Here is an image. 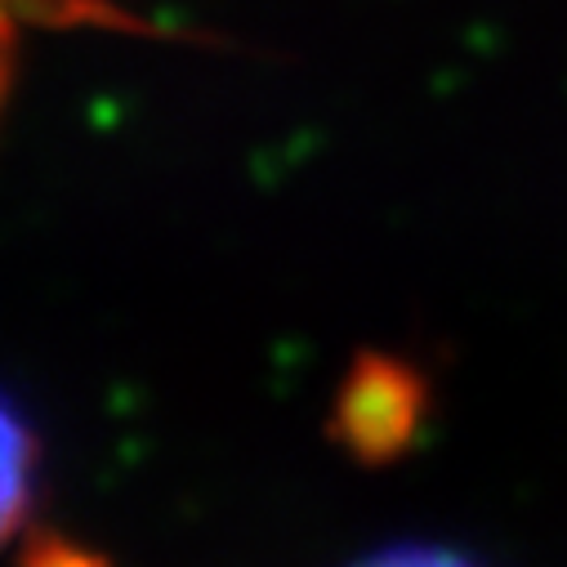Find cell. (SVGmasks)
I'll return each mask as SVG.
<instances>
[{
    "instance_id": "obj_2",
    "label": "cell",
    "mask_w": 567,
    "mask_h": 567,
    "mask_svg": "<svg viewBox=\"0 0 567 567\" xmlns=\"http://www.w3.org/2000/svg\"><path fill=\"white\" fill-rule=\"evenodd\" d=\"M32 474H37V447L28 424L14 406L0 402V545H6L32 505Z\"/></svg>"
},
{
    "instance_id": "obj_5",
    "label": "cell",
    "mask_w": 567,
    "mask_h": 567,
    "mask_svg": "<svg viewBox=\"0 0 567 567\" xmlns=\"http://www.w3.org/2000/svg\"><path fill=\"white\" fill-rule=\"evenodd\" d=\"M14 10L10 0H0V107H6V94H10V72H14Z\"/></svg>"
},
{
    "instance_id": "obj_1",
    "label": "cell",
    "mask_w": 567,
    "mask_h": 567,
    "mask_svg": "<svg viewBox=\"0 0 567 567\" xmlns=\"http://www.w3.org/2000/svg\"><path fill=\"white\" fill-rule=\"evenodd\" d=\"M420 411L424 389L411 367L393 358H362L336 398V430L353 456H393L411 443Z\"/></svg>"
},
{
    "instance_id": "obj_3",
    "label": "cell",
    "mask_w": 567,
    "mask_h": 567,
    "mask_svg": "<svg viewBox=\"0 0 567 567\" xmlns=\"http://www.w3.org/2000/svg\"><path fill=\"white\" fill-rule=\"evenodd\" d=\"M353 567H478L452 549H434V545H402V549H384L375 558H362Z\"/></svg>"
},
{
    "instance_id": "obj_4",
    "label": "cell",
    "mask_w": 567,
    "mask_h": 567,
    "mask_svg": "<svg viewBox=\"0 0 567 567\" xmlns=\"http://www.w3.org/2000/svg\"><path fill=\"white\" fill-rule=\"evenodd\" d=\"M23 567H107V563H99L90 549L54 536V540H37L23 558Z\"/></svg>"
}]
</instances>
